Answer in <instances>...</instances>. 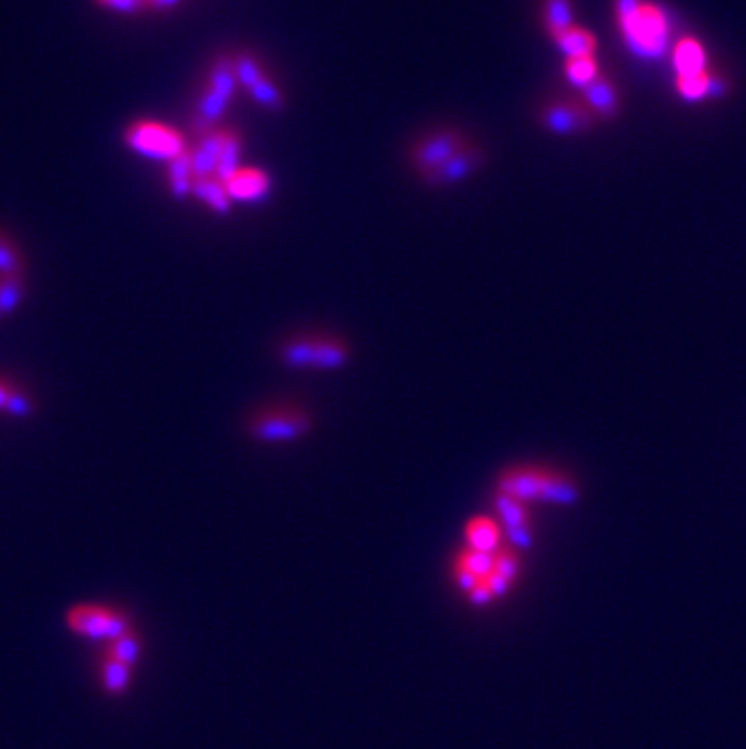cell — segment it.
<instances>
[{"label": "cell", "mask_w": 746, "mask_h": 749, "mask_svg": "<svg viewBox=\"0 0 746 749\" xmlns=\"http://www.w3.org/2000/svg\"><path fill=\"white\" fill-rule=\"evenodd\" d=\"M495 490L516 497L529 507H572L582 497L579 480L565 468L548 466V463H512V466L502 468Z\"/></svg>", "instance_id": "1"}, {"label": "cell", "mask_w": 746, "mask_h": 749, "mask_svg": "<svg viewBox=\"0 0 746 749\" xmlns=\"http://www.w3.org/2000/svg\"><path fill=\"white\" fill-rule=\"evenodd\" d=\"M238 88L240 85L238 76H235L233 56L218 54L216 59L211 61L209 73H206V80L202 85V93H199L197 105H194L192 127L197 131V136L216 129V124L226 117L228 107L233 105Z\"/></svg>", "instance_id": "2"}, {"label": "cell", "mask_w": 746, "mask_h": 749, "mask_svg": "<svg viewBox=\"0 0 746 749\" xmlns=\"http://www.w3.org/2000/svg\"><path fill=\"white\" fill-rule=\"evenodd\" d=\"M352 359V350L335 335H296L279 350V362L289 369L337 371Z\"/></svg>", "instance_id": "3"}, {"label": "cell", "mask_w": 746, "mask_h": 749, "mask_svg": "<svg viewBox=\"0 0 746 749\" xmlns=\"http://www.w3.org/2000/svg\"><path fill=\"white\" fill-rule=\"evenodd\" d=\"M625 47L640 59H659L669 49V17L662 5L645 3L618 20Z\"/></svg>", "instance_id": "4"}, {"label": "cell", "mask_w": 746, "mask_h": 749, "mask_svg": "<svg viewBox=\"0 0 746 749\" xmlns=\"http://www.w3.org/2000/svg\"><path fill=\"white\" fill-rule=\"evenodd\" d=\"M313 430V415L301 405H267L248 417L245 432L260 444L298 442Z\"/></svg>", "instance_id": "5"}, {"label": "cell", "mask_w": 746, "mask_h": 749, "mask_svg": "<svg viewBox=\"0 0 746 749\" xmlns=\"http://www.w3.org/2000/svg\"><path fill=\"white\" fill-rule=\"evenodd\" d=\"M66 623L73 633L88 640L112 643L124 633L134 631L131 616L122 609L102 604H78L66 614Z\"/></svg>", "instance_id": "6"}, {"label": "cell", "mask_w": 746, "mask_h": 749, "mask_svg": "<svg viewBox=\"0 0 746 749\" xmlns=\"http://www.w3.org/2000/svg\"><path fill=\"white\" fill-rule=\"evenodd\" d=\"M124 144L143 158L165 160V163L187 151L185 136L170 124L156 122V119H139L131 124L124 131Z\"/></svg>", "instance_id": "7"}, {"label": "cell", "mask_w": 746, "mask_h": 749, "mask_svg": "<svg viewBox=\"0 0 746 749\" xmlns=\"http://www.w3.org/2000/svg\"><path fill=\"white\" fill-rule=\"evenodd\" d=\"M521 573H524V560H521V551H516L512 546L499 548L495 553V563L487 570V575L482 577L478 585L470 590L466 597L473 606H490L497 599L507 597L514 590V585L519 582Z\"/></svg>", "instance_id": "8"}, {"label": "cell", "mask_w": 746, "mask_h": 749, "mask_svg": "<svg viewBox=\"0 0 746 749\" xmlns=\"http://www.w3.org/2000/svg\"><path fill=\"white\" fill-rule=\"evenodd\" d=\"M596 122L599 119L584 105L582 97H548L538 107V124L555 136L587 134Z\"/></svg>", "instance_id": "9"}, {"label": "cell", "mask_w": 746, "mask_h": 749, "mask_svg": "<svg viewBox=\"0 0 746 749\" xmlns=\"http://www.w3.org/2000/svg\"><path fill=\"white\" fill-rule=\"evenodd\" d=\"M468 144L470 139L466 136V131L436 129L432 134L422 136L420 141H415V146L410 148V165L415 168V173L422 177L432 173L434 168H439L441 163H446L453 153H458Z\"/></svg>", "instance_id": "10"}, {"label": "cell", "mask_w": 746, "mask_h": 749, "mask_svg": "<svg viewBox=\"0 0 746 749\" xmlns=\"http://www.w3.org/2000/svg\"><path fill=\"white\" fill-rule=\"evenodd\" d=\"M487 163V153L485 148L480 144H473L470 141L468 146H463L461 151L453 153V156L441 163L439 168H434L432 173L422 175V182L427 187H434V190H441V187H451L458 185V182L468 180L470 175H475L482 165Z\"/></svg>", "instance_id": "11"}, {"label": "cell", "mask_w": 746, "mask_h": 749, "mask_svg": "<svg viewBox=\"0 0 746 749\" xmlns=\"http://www.w3.org/2000/svg\"><path fill=\"white\" fill-rule=\"evenodd\" d=\"M495 514L504 526L507 543L516 551H526L533 546V512L529 505H524L516 497H509L495 490Z\"/></svg>", "instance_id": "12"}, {"label": "cell", "mask_w": 746, "mask_h": 749, "mask_svg": "<svg viewBox=\"0 0 746 749\" xmlns=\"http://www.w3.org/2000/svg\"><path fill=\"white\" fill-rule=\"evenodd\" d=\"M463 546L480 553H497L499 548L509 546L507 534H504V526L497 519V514L487 512L470 517L466 526H463Z\"/></svg>", "instance_id": "13"}, {"label": "cell", "mask_w": 746, "mask_h": 749, "mask_svg": "<svg viewBox=\"0 0 746 749\" xmlns=\"http://www.w3.org/2000/svg\"><path fill=\"white\" fill-rule=\"evenodd\" d=\"M223 185H226L231 202L255 204L265 202L269 194H272V177L262 168H240Z\"/></svg>", "instance_id": "14"}, {"label": "cell", "mask_w": 746, "mask_h": 749, "mask_svg": "<svg viewBox=\"0 0 746 749\" xmlns=\"http://www.w3.org/2000/svg\"><path fill=\"white\" fill-rule=\"evenodd\" d=\"M582 100L596 114V119H616L621 112V93L604 73L582 90Z\"/></svg>", "instance_id": "15"}, {"label": "cell", "mask_w": 746, "mask_h": 749, "mask_svg": "<svg viewBox=\"0 0 746 749\" xmlns=\"http://www.w3.org/2000/svg\"><path fill=\"white\" fill-rule=\"evenodd\" d=\"M221 148H223V129L216 127L199 136L197 146L189 148V153H192L194 180H197V177H216Z\"/></svg>", "instance_id": "16"}, {"label": "cell", "mask_w": 746, "mask_h": 749, "mask_svg": "<svg viewBox=\"0 0 746 749\" xmlns=\"http://www.w3.org/2000/svg\"><path fill=\"white\" fill-rule=\"evenodd\" d=\"M671 61H674L676 76H696V73L708 71L705 47L696 37H681L679 42H676Z\"/></svg>", "instance_id": "17"}, {"label": "cell", "mask_w": 746, "mask_h": 749, "mask_svg": "<svg viewBox=\"0 0 746 749\" xmlns=\"http://www.w3.org/2000/svg\"><path fill=\"white\" fill-rule=\"evenodd\" d=\"M555 47L565 59H579V56H596L599 42H596L594 32L584 30V27L572 25L570 30H565L558 37H553Z\"/></svg>", "instance_id": "18"}, {"label": "cell", "mask_w": 746, "mask_h": 749, "mask_svg": "<svg viewBox=\"0 0 746 749\" xmlns=\"http://www.w3.org/2000/svg\"><path fill=\"white\" fill-rule=\"evenodd\" d=\"M100 682H102V689H105L109 696H122L129 691L131 682H134V667L124 665V662L114 660V657H109V655H102Z\"/></svg>", "instance_id": "19"}, {"label": "cell", "mask_w": 746, "mask_h": 749, "mask_svg": "<svg viewBox=\"0 0 746 749\" xmlns=\"http://www.w3.org/2000/svg\"><path fill=\"white\" fill-rule=\"evenodd\" d=\"M192 197L204 202L214 214L226 216L231 211V197H228L226 185L218 177H197L192 187Z\"/></svg>", "instance_id": "20"}, {"label": "cell", "mask_w": 746, "mask_h": 749, "mask_svg": "<svg viewBox=\"0 0 746 749\" xmlns=\"http://www.w3.org/2000/svg\"><path fill=\"white\" fill-rule=\"evenodd\" d=\"M240 168H243V136L233 129H223V148L221 158H218L216 177L221 182H226Z\"/></svg>", "instance_id": "21"}, {"label": "cell", "mask_w": 746, "mask_h": 749, "mask_svg": "<svg viewBox=\"0 0 746 749\" xmlns=\"http://www.w3.org/2000/svg\"><path fill=\"white\" fill-rule=\"evenodd\" d=\"M168 185H170L172 197L180 199V202L192 194L194 170H192V153H189V148L168 163Z\"/></svg>", "instance_id": "22"}, {"label": "cell", "mask_w": 746, "mask_h": 749, "mask_svg": "<svg viewBox=\"0 0 746 749\" xmlns=\"http://www.w3.org/2000/svg\"><path fill=\"white\" fill-rule=\"evenodd\" d=\"M543 25L550 37H558L575 25V10L572 0H543Z\"/></svg>", "instance_id": "23"}, {"label": "cell", "mask_w": 746, "mask_h": 749, "mask_svg": "<svg viewBox=\"0 0 746 749\" xmlns=\"http://www.w3.org/2000/svg\"><path fill=\"white\" fill-rule=\"evenodd\" d=\"M601 76V68L596 56H579V59H565V78L572 88L584 90Z\"/></svg>", "instance_id": "24"}, {"label": "cell", "mask_w": 746, "mask_h": 749, "mask_svg": "<svg viewBox=\"0 0 746 749\" xmlns=\"http://www.w3.org/2000/svg\"><path fill=\"white\" fill-rule=\"evenodd\" d=\"M248 95L257 102V105L265 107V110L269 112H281L286 107V93L281 90V85L277 83V80L269 76V73L252 85V88L248 90Z\"/></svg>", "instance_id": "25"}, {"label": "cell", "mask_w": 746, "mask_h": 749, "mask_svg": "<svg viewBox=\"0 0 746 749\" xmlns=\"http://www.w3.org/2000/svg\"><path fill=\"white\" fill-rule=\"evenodd\" d=\"M105 655L114 657V660L124 662V665H129V667H136L143 655V640L136 631H129V633H124V636H119L117 640H112V643H107Z\"/></svg>", "instance_id": "26"}, {"label": "cell", "mask_w": 746, "mask_h": 749, "mask_svg": "<svg viewBox=\"0 0 746 749\" xmlns=\"http://www.w3.org/2000/svg\"><path fill=\"white\" fill-rule=\"evenodd\" d=\"M233 66H235V76H238V85L245 90V93H248L257 80H262L267 76V68L262 66V61L257 59L252 51H238V54H233Z\"/></svg>", "instance_id": "27"}, {"label": "cell", "mask_w": 746, "mask_h": 749, "mask_svg": "<svg viewBox=\"0 0 746 749\" xmlns=\"http://www.w3.org/2000/svg\"><path fill=\"white\" fill-rule=\"evenodd\" d=\"M710 71L696 73V76H676V93L686 102H700L708 97Z\"/></svg>", "instance_id": "28"}, {"label": "cell", "mask_w": 746, "mask_h": 749, "mask_svg": "<svg viewBox=\"0 0 746 749\" xmlns=\"http://www.w3.org/2000/svg\"><path fill=\"white\" fill-rule=\"evenodd\" d=\"M20 301H22V279L0 277V318L13 313Z\"/></svg>", "instance_id": "29"}, {"label": "cell", "mask_w": 746, "mask_h": 749, "mask_svg": "<svg viewBox=\"0 0 746 749\" xmlns=\"http://www.w3.org/2000/svg\"><path fill=\"white\" fill-rule=\"evenodd\" d=\"M22 260L15 243L5 233H0V277H20Z\"/></svg>", "instance_id": "30"}, {"label": "cell", "mask_w": 746, "mask_h": 749, "mask_svg": "<svg viewBox=\"0 0 746 749\" xmlns=\"http://www.w3.org/2000/svg\"><path fill=\"white\" fill-rule=\"evenodd\" d=\"M95 3L122 15H136V13H143V10H148L146 0H95Z\"/></svg>", "instance_id": "31"}, {"label": "cell", "mask_w": 746, "mask_h": 749, "mask_svg": "<svg viewBox=\"0 0 746 749\" xmlns=\"http://www.w3.org/2000/svg\"><path fill=\"white\" fill-rule=\"evenodd\" d=\"M34 410V403L32 398L27 396V393L17 391V388H13V393H10V400H8V408H5V413L15 415V417H27Z\"/></svg>", "instance_id": "32"}, {"label": "cell", "mask_w": 746, "mask_h": 749, "mask_svg": "<svg viewBox=\"0 0 746 749\" xmlns=\"http://www.w3.org/2000/svg\"><path fill=\"white\" fill-rule=\"evenodd\" d=\"M727 93H730V80L725 76H717V73H710L708 97H725Z\"/></svg>", "instance_id": "33"}, {"label": "cell", "mask_w": 746, "mask_h": 749, "mask_svg": "<svg viewBox=\"0 0 746 749\" xmlns=\"http://www.w3.org/2000/svg\"><path fill=\"white\" fill-rule=\"evenodd\" d=\"M642 3H645V0H613V10H616V20H621V17L635 13V10H638Z\"/></svg>", "instance_id": "34"}, {"label": "cell", "mask_w": 746, "mask_h": 749, "mask_svg": "<svg viewBox=\"0 0 746 749\" xmlns=\"http://www.w3.org/2000/svg\"><path fill=\"white\" fill-rule=\"evenodd\" d=\"M10 393H13V386H10V383H5V381H0V413H5V408H8Z\"/></svg>", "instance_id": "35"}, {"label": "cell", "mask_w": 746, "mask_h": 749, "mask_svg": "<svg viewBox=\"0 0 746 749\" xmlns=\"http://www.w3.org/2000/svg\"><path fill=\"white\" fill-rule=\"evenodd\" d=\"M146 5L151 10H170L175 5H180V0H146Z\"/></svg>", "instance_id": "36"}]
</instances>
